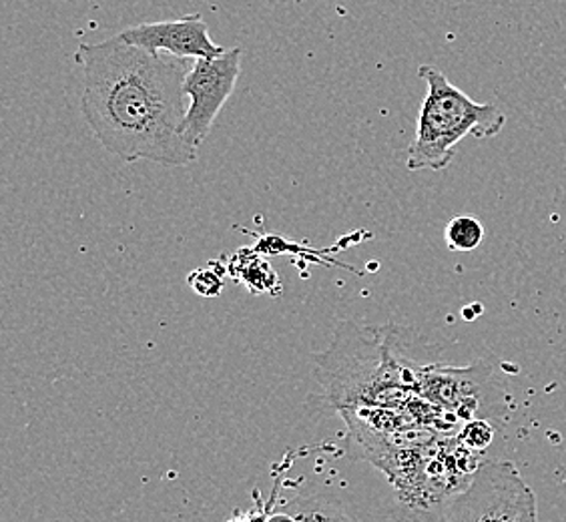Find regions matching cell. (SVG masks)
Masks as SVG:
<instances>
[{
    "label": "cell",
    "mask_w": 566,
    "mask_h": 522,
    "mask_svg": "<svg viewBox=\"0 0 566 522\" xmlns=\"http://www.w3.org/2000/svg\"><path fill=\"white\" fill-rule=\"evenodd\" d=\"M76 61L85 71L81 113L111 155L125 164H196L197 147L184 137V85L193 59H164L117 34L81 44Z\"/></svg>",
    "instance_id": "obj_1"
},
{
    "label": "cell",
    "mask_w": 566,
    "mask_h": 522,
    "mask_svg": "<svg viewBox=\"0 0 566 522\" xmlns=\"http://www.w3.org/2000/svg\"><path fill=\"white\" fill-rule=\"evenodd\" d=\"M418 75L424 79L428 91L416 123L415 142L408 147L406 167L410 171H440L454 159L457 145L464 137L489 139L504 129L506 115L494 103L470 98L438 66L422 65Z\"/></svg>",
    "instance_id": "obj_2"
},
{
    "label": "cell",
    "mask_w": 566,
    "mask_h": 522,
    "mask_svg": "<svg viewBox=\"0 0 566 522\" xmlns=\"http://www.w3.org/2000/svg\"><path fill=\"white\" fill-rule=\"evenodd\" d=\"M444 521H538L536 497L521 472L506 460H486L474 470L467 489L450 499Z\"/></svg>",
    "instance_id": "obj_3"
},
{
    "label": "cell",
    "mask_w": 566,
    "mask_h": 522,
    "mask_svg": "<svg viewBox=\"0 0 566 522\" xmlns=\"http://www.w3.org/2000/svg\"><path fill=\"white\" fill-rule=\"evenodd\" d=\"M241 75V49H228L213 59H196L186 76L187 115L184 137L199 147L208 139L209 130L218 119L219 111L235 91Z\"/></svg>",
    "instance_id": "obj_4"
},
{
    "label": "cell",
    "mask_w": 566,
    "mask_h": 522,
    "mask_svg": "<svg viewBox=\"0 0 566 522\" xmlns=\"http://www.w3.org/2000/svg\"><path fill=\"white\" fill-rule=\"evenodd\" d=\"M125 43L143 46L151 53H169L177 59H213L223 55L228 49L219 46L208 31L203 17L187 14L175 21L145 22L120 31Z\"/></svg>",
    "instance_id": "obj_5"
},
{
    "label": "cell",
    "mask_w": 566,
    "mask_h": 522,
    "mask_svg": "<svg viewBox=\"0 0 566 522\" xmlns=\"http://www.w3.org/2000/svg\"><path fill=\"white\" fill-rule=\"evenodd\" d=\"M484 236H486V229L476 216H470V213L454 216L444 229L448 250L452 251L476 250L484 241Z\"/></svg>",
    "instance_id": "obj_6"
},
{
    "label": "cell",
    "mask_w": 566,
    "mask_h": 522,
    "mask_svg": "<svg viewBox=\"0 0 566 522\" xmlns=\"http://www.w3.org/2000/svg\"><path fill=\"white\" fill-rule=\"evenodd\" d=\"M491 426L486 425V422H472V425L467 426L462 430L460 442L464 447L470 448L472 452H482L484 448L491 445Z\"/></svg>",
    "instance_id": "obj_7"
}]
</instances>
